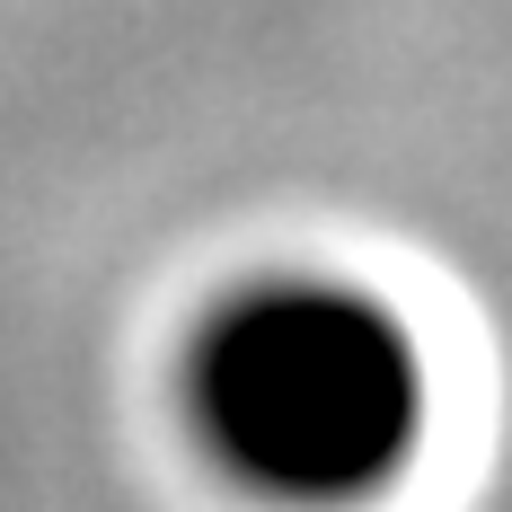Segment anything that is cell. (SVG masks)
<instances>
[{"mask_svg": "<svg viewBox=\"0 0 512 512\" xmlns=\"http://www.w3.org/2000/svg\"><path fill=\"white\" fill-rule=\"evenodd\" d=\"M204 451L274 504L380 495L424 442V354L407 318L327 274H274L221 301L186 354Z\"/></svg>", "mask_w": 512, "mask_h": 512, "instance_id": "cell-1", "label": "cell"}]
</instances>
